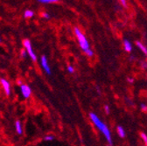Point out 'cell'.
I'll return each mask as SVG.
<instances>
[{
    "instance_id": "52a82bcc",
    "label": "cell",
    "mask_w": 147,
    "mask_h": 146,
    "mask_svg": "<svg viewBox=\"0 0 147 146\" xmlns=\"http://www.w3.org/2000/svg\"><path fill=\"white\" fill-rule=\"evenodd\" d=\"M15 130L17 131V133L18 135H21L23 133V129H22V124L20 122V121H16L15 122Z\"/></svg>"
},
{
    "instance_id": "d6986e66",
    "label": "cell",
    "mask_w": 147,
    "mask_h": 146,
    "mask_svg": "<svg viewBox=\"0 0 147 146\" xmlns=\"http://www.w3.org/2000/svg\"><path fill=\"white\" fill-rule=\"evenodd\" d=\"M26 55H27L26 51V50H22V51H21V56H22L23 58H26Z\"/></svg>"
},
{
    "instance_id": "ba28073f",
    "label": "cell",
    "mask_w": 147,
    "mask_h": 146,
    "mask_svg": "<svg viewBox=\"0 0 147 146\" xmlns=\"http://www.w3.org/2000/svg\"><path fill=\"white\" fill-rule=\"evenodd\" d=\"M123 47H124V50L126 52H130L132 51V45L128 40H123Z\"/></svg>"
},
{
    "instance_id": "e0dca14e",
    "label": "cell",
    "mask_w": 147,
    "mask_h": 146,
    "mask_svg": "<svg viewBox=\"0 0 147 146\" xmlns=\"http://www.w3.org/2000/svg\"><path fill=\"white\" fill-rule=\"evenodd\" d=\"M67 71L70 73V74H74V73H75V69H74V67L72 66H68L67 67Z\"/></svg>"
},
{
    "instance_id": "8992f818",
    "label": "cell",
    "mask_w": 147,
    "mask_h": 146,
    "mask_svg": "<svg viewBox=\"0 0 147 146\" xmlns=\"http://www.w3.org/2000/svg\"><path fill=\"white\" fill-rule=\"evenodd\" d=\"M40 63H41V67L43 68V70L46 72V74L47 75H51V69H50V67L48 65V62H47V59L45 55H43L40 59Z\"/></svg>"
},
{
    "instance_id": "9a60e30c",
    "label": "cell",
    "mask_w": 147,
    "mask_h": 146,
    "mask_svg": "<svg viewBox=\"0 0 147 146\" xmlns=\"http://www.w3.org/2000/svg\"><path fill=\"white\" fill-rule=\"evenodd\" d=\"M119 3L121 4V5L124 8L128 7V4H127V0H119Z\"/></svg>"
},
{
    "instance_id": "44dd1931",
    "label": "cell",
    "mask_w": 147,
    "mask_h": 146,
    "mask_svg": "<svg viewBox=\"0 0 147 146\" xmlns=\"http://www.w3.org/2000/svg\"><path fill=\"white\" fill-rule=\"evenodd\" d=\"M141 108L143 109L144 111H145V110H147V106H146L145 104L142 103V104H141Z\"/></svg>"
},
{
    "instance_id": "277c9868",
    "label": "cell",
    "mask_w": 147,
    "mask_h": 146,
    "mask_svg": "<svg viewBox=\"0 0 147 146\" xmlns=\"http://www.w3.org/2000/svg\"><path fill=\"white\" fill-rule=\"evenodd\" d=\"M20 91H21V94L25 99H28L32 95V89L26 84H21L20 85Z\"/></svg>"
},
{
    "instance_id": "5b68a950",
    "label": "cell",
    "mask_w": 147,
    "mask_h": 146,
    "mask_svg": "<svg viewBox=\"0 0 147 146\" xmlns=\"http://www.w3.org/2000/svg\"><path fill=\"white\" fill-rule=\"evenodd\" d=\"M0 83H1V85H2V87H3V88L5 90V95L7 96H11V85H10V82L7 80L2 78V79H0Z\"/></svg>"
},
{
    "instance_id": "30bf717a",
    "label": "cell",
    "mask_w": 147,
    "mask_h": 146,
    "mask_svg": "<svg viewBox=\"0 0 147 146\" xmlns=\"http://www.w3.org/2000/svg\"><path fill=\"white\" fill-rule=\"evenodd\" d=\"M117 130V134L120 137H122V138L125 137V131L122 126H118Z\"/></svg>"
},
{
    "instance_id": "8fae6325",
    "label": "cell",
    "mask_w": 147,
    "mask_h": 146,
    "mask_svg": "<svg viewBox=\"0 0 147 146\" xmlns=\"http://www.w3.org/2000/svg\"><path fill=\"white\" fill-rule=\"evenodd\" d=\"M34 15V12L31 10H26L24 13V17H26V19H29V17H32Z\"/></svg>"
},
{
    "instance_id": "ac0fdd59",
    "label": "cell",
    "mask_w": 147,
    "mask_h": 146,
    "mask_svg": "<svg viewBox=\"0 0 147 146\" xmlns=\"http://www.w3.org/2000/svg\"><path fill=\"white\" fill-rule=\"evenodd\" d=\"M41 16H42L43 17H45V19H49V17H50L49 14H48V13H47V12H42Z\"/></svg>"
},
{
    "instance_id": "3957f363",
    "label": "cell",
    "mask_w": 147,
    "mask_h": 146,
    "mask_svg": "<svg viewBox=\"0 0 147 146\" xmlns=\"http://www.w3.org/2000/svg\"><path fill=\"white\" fill-rule=\"evenodd\" d=\"M23 46L24 47L26 48V51L27 52V54L29 55V57L32 59V61H37V56H36V54L32 47V44H31V41L29 40H25L23 41Z\"/></svg>"
},
{
    "instance_id": "603a6c76",
    "label": "cell",
    "mask_w": 147,
    "mask_h": 146,
    "mask_svg": "<svg viewBox=\"0 0 147 146\" xmlns=\"http://www.w3.org/2000/svg\"><path fill=\"white\" fill-rule=\"evenodd\" d=\"M0 43H1V39H0Z\"/></svg>"
},
{
    "instance_id": "7c38bea8",
    "label": "cell",
    "mask_w": 147,
    "mask_h": 146,
    "mask_svg": "<svg viewBox=\"0 0 147 146\" xmlns=\"http://www.w3.org/2000/svg\"><path fill=\"white\" fill-rule=\"evenodd\" d=\"M40 3L42 4H51V3H55V2H58L59 0H38Z\"/></svg>"
},
{
    "instance_id": "5bb4252c",
    "label": "cell",
    "mask_w": 147,
    "mask_h": 146,
    "mask_svg": "<svg viewBox=\"0 0 147 146\" xmlns=\"http://www.w3.org/2000/svg\"><path fill=\"white\" fill-rule=\"evenodd\" d=\"M85 53L87 54V55H88V57H92V56L94 55V52L92 51L90 48H89V49H88V50H86V51H85Z\"/></svg>"
},
{
    "instance_id": "9c48e42d",
    "label": "cell",
    "mask_w": 147,
    "mask_h": 146,
    "mask_svg": "<svg viewBox=\"0 0 147 146\" xmlns=\"http://www.w3.org/2000/svg\"><path fill=\"white\" fill-rule=\"evenodd\" d=\"M136 45H137V46L141 50V52H143L144 54H146V55H147V48H146V46H144L140 41H137V42H136Z\"/></svg>"
},
{
    "instance_id": "7402d4cb",
    "label": "cell",
    "mask_w": 147,
    "mask_h": 146,
    "mask_svg": "<svg viewBox=\"0 0 147 146\" xmlns=\"http://www.w3.org/2000/svg\"><path fill=\"white\" fill-rule=\"evenodd\" d=\"M127 81H128L129 82H130V83H132V82H133V79H131V78H128Z\"/></svg>"
},
{
    "instance_id": "6da1fadb",
    "label": "cell",
    "mask_w": 147,
    "mask_h": 146,
    "mask_svg": "<svg viewBox=\"0 0 147 146\" xmlns=\"http://www.w3.org/2000/svg\"><path fill=\"white\" fill-rule=\"evenodd\" d=\"M89 117H90L91 121L93 122V123L96 125V127L102 132V134L104 136V137L108 141L109 144L112 145L113 144V141H112V137H111V133H110V131L108 128V126L95 113H90L89 114Z\"/></svg>"
},
{
    "instance_id": "7a4b0ae2",
    "label": "cell",
    "mask_w": 147,
    "mask_h": 146,
    "mask_svg": "<svg viewBox=\"0 0 147 146\" xmlns=\"http://www.w3.org/2000/svg\"><path fill=\"white\" fill-rule=\"evenodd\" d=\"M75 34L76 36V38L78 40V42H79V45L81 46V48L85 52L86 50L89 49V44H88V41L87 40V38L85 37V35L82 32V31L78 28V27H76L75 28Z\"/></svg>"
},
{
    "instance_id": "2e32d148",
    "label": "cell",
    "mask_w": 147,
    "mask_h": 146,
    "mask_svg": "<svg viewBox=\"0 0 147 146\" xmlns=\"http://www.w3.org/2000/svg\"><path fill=\"white\" fill-rule=\"evenodd\" d=\"M54 139V137H53V136H52V135H48V136H46L45 137H44V140L45 141H53Z\"/></svg>"
},
{
    "instance_id": "4fadbf2b",
    "label": "cell",
    "mask_w": 147,
    "mask_h": 146,
    "mask_svg": "<svg viewBox=\"0 0 147 146\" xmlns=\"http://www.w3.org/2000/svg\"><path fill=\"white\" fill-rule=\"evenodd\" d=\"M140 137H141V138L143 139V141L144 142V143L147 145V135H146L145 133L142 132V133L140 134Z\"/></svg>"
},
{
    "instance_id": "ffe728a7",
    "label": "cell",
    "mask_w": 147,
    "mask_h": 146,
    "mask_svg": "<svg viewBox=\"0 0 147 146\" xmlns=\"http://www.w3.org/2000/svg\"><path fill=\"white\" fill-rule=\"evenodd\" d=\"M104 109H105V112L107 113V114H109V107L108 106V105H105V107H104Z\"/></svg>"
}]
</instances>
